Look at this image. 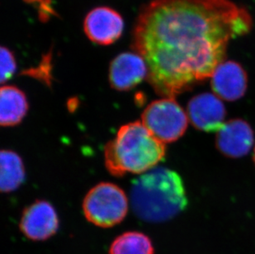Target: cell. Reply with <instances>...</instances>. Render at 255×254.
I'll list each match as a JSON object with an SVG mask.
<instances>
[{
    "instance_id": "277c9868",
    "label": "cell",
    "mask_w": 255,
    "mask_h": 254,
    "mask_svg": "<svg viewBox=\"0 0 255 254\" xmlns=\"http://www.w3.org/2000/svg\"><path fill=\"white\" fill-rule=\"evenodd\" d=\"M83 210L87 220L95 226L109 228L124 220L128 211V199L120 187L101 182L86 195Z\"/></svg>"
},
{
    "instance_id": "e0dca14e",
    "label": "cell",
    "mask_w": 255,
    "mask_h": 254,
    "mask_svg": "<svg viewBox=\"0 0 255 254\" xmlns=\"http://www.w3.org/2000/svg\"><path fill=\"white\" fill-rule=\"evenodd\" d=\"M254 159H255V155H254Z\"/></svg>"
},
{
    "instance_id": "5b68a950",
    "label": "cell",
    "mask_w": 255,
    "mask_h": 254,
    "mask_svg": "<svg viewBox=\"0 0 255 254\" xmlns=\"http://www.w3.org/2000/svg\"><path fill=\"white\" fill-rule=\"evenodd\" d=\"M141 119L143 125L164 144L183 136L188 125V115L173 98L152 102L142 113Z\"/></svg>"
},
{
    "instance_id": "2e32d148",
    "label": "cell",
    "mask_w": 255,
    "mask_h": 254,
    "mask_svg": "<svg viewBox=\"0 0 255 254\" xmlns=\"http://www.w3.org/2000/svg\"><path fill=\"white\" fill-rule=\"evenodd\" d=\"M25 2L35 4L38 7L39 17L43 22L50 19L52 15L56 14L52 7L51 0H24Z\"/></svg>"
},
{
    "instance_id": "5bb4252c",
    "label": "cell",
    "mask_w": 255,
    "mask_h": 254,
    "mask_svg": "<svg viewBox=\"0 0 255 254\" xmlns=\"http://www.w3.org/2000/svg\"><path fill=\"white\" fill-rule=\"evenodd\" d=\"M110 254H154L151 241L140 232H127L118 236L110 248Z\"/></svg>"
},
{
    "instance_id": "9a60e30c",
    "label": "cell",
    "mask_w": 255,
    "mask_h": 254,
    "mask_svg": "<svg viewBox=\"0 0 255 254\" xmlns=\"http://www.w3.org/2000/svg\"><path fill=\"white\" fill-rule=\"evenodd\" d=\"M0 60H1V83L3 84L12 79L17 70V61L15 55L9 48L1 46L0 48Z\"/></svg>"
},
{
    "instance_id": "30bf717a",
    "label": "cell",
    "mask_w": 255,
    "mask_h": 254,
    "mask_svg": "<svg viewBox=\"0 0 255 254\" xmlns=\"http://www.w3.org/2000/svg\"><path fill=\"white\" fill-rule=\"evenodd\" d=\"M212 88L219 99L233 102L241 99L248 86L246 70L239 63L223 61L212 76Z\"/></svg>"
},
{
    "instance_id": "ba28073f",
    "label": "cell",
    "mask_w": 255,
    "mask_h": 254,
    "mask_svg": "<svg viewBox=\"0 0 255 254\" xmlns=\"http://www.w3.org/2000/svg\"><path fill=\"white\" fill-rule=\"evenodd\" d=\"M59 219L53 206L46 201H36L22 213L20 230L31 240H46L56 234Z\"/></svg>"
},
{
    "instance_id": "52a82bcc",
    "label": "cell",
    "mask_w": 255,
    "mask_h": 254,
    "mask_svg": "<svg viewBox=\"0 0 255 254\" xmlns=\"http://www.w3.org/2000/svg\"><path fill=\"white\" fill-rule=\"evenodd\" d=\"M148 76L144 58L136 52H123L112 60L109 66V83L118 91H129Z\"/></svg>"
},
{
    "instance_id": "7a4b0ae2",
    "label": "cell",
    "mask_w": 255,
    "mask_h": 254,
    "mask_svg": "<svg viewBox=\"0 0 255 254\" xmlns=\"http://www.w3.org/2000/svg\"><path fill=\"white\" fill-rule=\"evenodd\" d=\"M130 202L140 220L158 223L180 213L188 200L180 176L169 168L155 167L133 182Z\"/></svg>"
},
{
    "instance_id": "6da1fadb",
    "label": "cell",
    "mask_w": 255,
    "mask_h": 254,
    "mask_svg": "<svg viewBox=\"0 0 255 254\" xmlns=\"http://www.w3.org/2000/svg\"><path fill=\"white\" fill-rule=\"evenodd\" d=\"M252 26L248 10L231 0H151L138 15L132 47L154 91L174 99L212 77L229 41Z\"/></svg>"
},
{
    "instance_id": "8992f818",
    "label": "cell",
    "mask_w": 255,
    "mask_h": 254,
    "mask_svg": "<svg viewBox=\"0 0 255 254\" xmlns=\"http://www.w3.org/2000/svg\"><path fill=\"white\" fill-rule=\"evenodd\" d=\"M124 20L114 8L107 6L94 7L88 12L84 21L87 37L99 46L115 43L123 35Z\"/></svg>"
},
{
    "instance_id": "3957f363",
    "label": "cell",
    "mask_w": 255,
    "mask_h": 254,
    "mask_svg": "<svg viewBox=\"0 0 255 254\" xmlns=\"http://www.w3.org/2000/svg\"><path fill=\"white\" fill-rule=\"evenodd\" d=\"M164 144L141 122L124 125L105 146L107 169L115 177L146 173L164 158Z\"/></svg>"
},
{
    "instance_id": "9c48e42d",
    "label": "cell",
    "mask_w": 255,
    "mask_h": 254,
    "mask_svg": "<svg viewBox=\"0 0 255 254\" xmlns=\"http://www.w3.org/2000/svg\"><path fill=\"white\" fill-rule=\"evenodd\" d=\"M188 117L197 129L207 132L218 131L224 125L226 108L221 99L214 94H199L188 103Z\"/></svg>"
},
{
    "instance_id": "8fae6325",
    "label": "cell",
    "mask_w": 255,
    "mask_h": 254,
    "mask_svg": "<svg viewBox=\"0 0 255 254\" xmlns=\"http://www.w3.org/2000/svg\"><path fill=\"white\" fill-rule=\"evenodd\" d=\"M255 137L251 126L241 119L229 121L217 131L220 151L231 158H241L251 151Z\"/></svg>"
},
{
    "instance_id": "4fadbf2b",
    "label": "cell",
    "mask_w": 255,
    "mask_h": 254,
    "mask_svg": "<svg viewBox=\"0 0 255 254\" xmlns=\"http://www.w3.org/2000/svg\"><path fill=\"white\" fill-rule=\"evenodd\" d=\"M25 180L24 165L22 158L11 150L0 153V188L2 192H13Z\"/></svg>"
},
{
    "instance_id": "7c38bea8",
    "label": "cell",
    "mask_w": 255,
    "mask_h": 254,
    "mask_svg": "<svg viewBox=\"0 0 255 254\" xmlns=\"http://www.w3.org/2000/svg\"><path fill=\"white\" fill-rule=\"evenodd\" d=\"M28 110L24 93L17 87L6 85L0 92V123L2 127H13L22 122Z\"/></svg>"
}]
</instances>
